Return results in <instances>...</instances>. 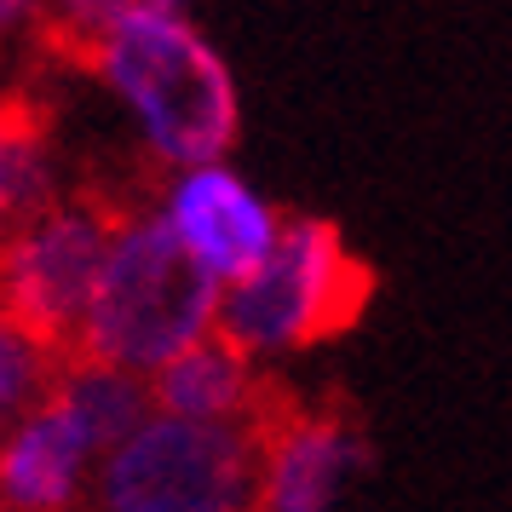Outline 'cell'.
<instances>
[{
  "instance_id": "cell-1",
  "label": "cell",
  "mask_w": 512,
  "mask_h": 512,
  "mask_svg": "<svg viewBox=\"0 0 512 512\" xmlns=\"http://www.w3.org/2000/svg\"><path fill=\"white\" fill-rule=\"evenodd\" d=\"M81 64H93L104 93L127 110L144 150L167 173L231 156L242 133L236 75L185 12H133L104 29Z\"/></svg>"
},
{
  "instance_id": "cell-5",
  "label": "cell",
  "mask_w": 512,
  "mask_h": 512,
  "mask_svg": "<svg viewBox=\"0 0 512 512\" xmlns=\"http://www.w3.org/2000/svg\"><path fill=\"white\" fill-rule=\"evenodd\" d=\"M116 219V208L87 202V196H64L29 213L0 248V317H12L47 351L75 346V328L93 300Z\"/></svg>"
},
{
  "instance_id": "cell-12",
  "label": "cell",
  "mask_w": 512,
  "mask_h": 512,
  "mask_svg": "<svg viewBox=\"0 0 512 512\" xmlns=\"http://www.w3.org/2000/svg\"><path fill=\"white\" fill-rule=\"evenodd\" d=\"M52 374H58V351H47L35 334H24L12 317H0V432L47 397Z\"/></svg>"
},
{
  "instance_id": "cell-7",
  "label": "cell",
  "mask_w": 512,
  "mask_h": 512,
  "mask_svg": "<svg viewBox=\"0 0 512 512\" xmlns=\"http://www.w3.org/2000/svg\"><path fill=\"white\" fill-rule=\"evenodd\" d=\"M369 438L334 409H294L259 426L254 512H357Z\"/></svg>"
},
{
  "instance_id": "cell-4",
  "label": "cell",
  "mask_w": 512,
  "mask_h": 512,
  "mask_svg": "<svg viewBox=\"0 0 512 512\" xmlns=\"http://www.w3.org/2000/svg\"><path fill=\"white\" fill-rule=\"evenodd\" d=\"M259 426L150 415L98 461V512H254Z\"/></svg>"
},
{
  "instance_id": "cell-9",
  "label": "cell",
  "mask_w": 512,
  "mask_h": 512,
  "mask_svg": "<svg viewBox=\"0 0 512 512\" xmlns=\"http://www.w3.org/2000/svg\"><path fill=\"white\" fill-rule=\"evenodd\" d=\"M150 403H156V415L196 420V426H265L259 369L219 334L179 351L167 369L150 374Z\"/></svg>"
},
{
  "instance_id": "cell-3",
  "label": "cell",
  "mask_w": 512,
  "mask_h": 512,
  "mask_svg": "<svg viewBox=\"0 0 512 512\" xmlns=\"http://www.w3.org/2000/svg\"><path fill=\"white\" fill-rule=\"evenodd\" d=\"M363 300H369V271L346 248L340 225L317 213H288L265 265L219 294L213 334L259 369L317 340H334L363 311Z\"/></svg>"
},
{
  "instance_id": "cell-2",
  "label": "cell",
  "mask_w": 512,
  "mask_h": 512,
  "mask_svg": "<svg viewBox=\"0 0 512 512\" xmlns=\"http://www.w3.org/2000/svg\"><path fill=\"white\" fill-rule=\"evenodd\" d=\"M213 328H219V288L185 259L156 208L121 213L70 351L81 363L150 380L179 351L213 340Z\"/></svg>"
},
{
  "instance_id": "cell-13",
  "label": "cell",
  "mask_w": 512,
  "mask_h": 512,
  "mask_svg": "<svg viewBox=\"0 0 512 512\" xmlns=\"http://www.w3.org/2000/svg\"><path fill=\"white\" fill-rule=\"evenodd\" d=\"M133 12H179V0H47L41 6L52 41L70 47L75 58L93 47L104 29H116L121 18H133Z\"/></svg>"
},
{
  "instance_id": "cell-14",
  "label": "cell",
  "mask_w": 512,
  "mask_h": 512,
  "mask_svg": "<svg viewBox=\"0 0 512 512\" xmlns=\"http://www.w3.org/2000/svg\"><path fill=\"white\" fill-rule=\"evenodd\" d=\"M41 6H47V0H0V35L35 24V18H41Z\"/></svg>"
},
{
  "instance_id": "cell-8",
  "label": "cell",
  "mask_w": 512,
  "mask_h": 512,
  "mask_svg": "<svg viewBox=\"0 0 512 512\" xmlns=\"http://www.w3.org/2000/svg\"><path fill=\"white\" fill-rule=\"evenodd\" d=\"M104 449L47 386V397L0 432V512H75Z\"/></svg>"
},
{
  "instance_id": "cell-11",
  "label": "cell",
  "mask_w": 512,
  "mask_h": 512,
  "mask_svg": "<svg viewBox=\"0 0 512 512\" xmlns=\"http://www.w3.org/2000/svg\"><path fill=\"white\" fill-rule=\"evenodd\" d=\"M47 196V156L29 133L24 110L0 104V248L12 242V231L24 225L29 213H41Z\"/></svg>"
},
{
  "instance_id": "cell-10",
  "label": "cell",
  "mask_w": 512,
  "mask_h": 512,
  "mask_svg": "<svg viewBox=\"0 0 512 512\" xmlns=\"http://www.w3.org/2000/svg\"><path fill=\"white\" fill-rule=\"evenodd\" d=\"M52 392L75 409V420L93 432V443L104 455H110L116 443H127L144 420L156 415L150 380H139V374H127V369H104V363H81V357L58 363Z\"/></svg>"
},
{
  "instance_id": "cell-6",
  "label": "cell",
  "mask_w": 512,
  "mask_h": 512,
  "mask_svg": "<svg viewBox=\"0 0 512 512\" xmlns=\"http://www.w3.org/2000/svg\"><path fill=\"white\" fill-rule=\"evenodd\" d=\"M156 219L185 248L190 265L225 294V288H236L242 277H254L265 265L288 213L254 179H242L231 162H202V167H185V173H167Z\"/></svg>"
}]
</instances>
